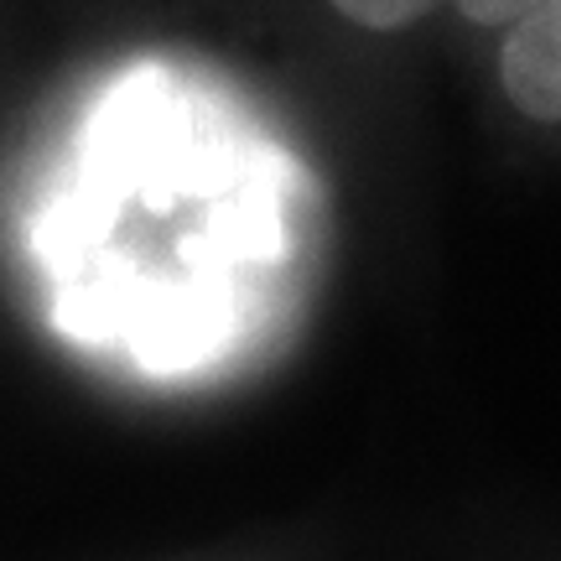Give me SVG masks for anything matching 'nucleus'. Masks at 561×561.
Returning <instances> with one entry per match:
<instances>
[{"label": "nucleus", "mask_w": 561, "mask_h": 561, "mask_svg": "<svg viewBox=\"0 0 561 561\" xmlns=\"http://www.w3.org/2000/svg\"><path fill=\"white\" fill-rule=\"evenodd\" d=\"M468 21L504 26L500 83L530 121L561 125V0H453Z\"/></svg>", "instance_id": "1"}, {"label": "nucleus", "mask_w": 561, "mask_h": 561, "mask_svg": "<svg viewBox=\"0 0 561 561\" xmlns=\"http://www.w3.org/2000/svg\"><path fill=\"white\" fill-rule=\"evenodd\" d=\"M437 0H333V11L348 16L354 26H369V32H396V26H411L432 11Z\"/></svg>", "instance_id": "2"}]
</instances>
